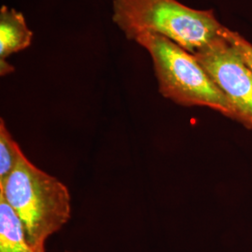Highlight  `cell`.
Wrapping results in <instances>:
<instances>
[{
	"label": "cell",
	"mask_w": 252,
	"mask_h": 252,
	"mask_svg": "<svg viewBox=\"0 0 252 252\" xmlns=\"http://www.w3.org/2000/svg\"><path fill=\"white\" fill-rule=\"evenodd\" d=\"M222 35L226 39L232 44L235 49L237 54L240 55L245 63L251 68L252 71V44L249 42L245 37L238 34L237 32H234L230 30L229 28L224 27Z\"/></svg>",
	"instance_id": "8"
},
{
	"label": "cell",
	"mask_w": 252,
	"mask_h": 252,
	"mask_svg": "<svg viewBox=\"0 0 252 252\" xmlns=\"http://www.w3.org/2000/svg\"><path fill=\"white\" fill-rule=\"evenodd\" d=\"M112 20L128 39L153 33L192 54L220 38L224 28L212 9H191L178 0H113Z\"/></svg>",
	"instance_id": "2"
},
{
	"label": "cell",
	"mask_w": 252,
	"mask_h": 252,
	"mask_svg": "<svg viewBox=\"0 0 252 252\" xmlns=\"http://www.w3.org/2000/svg\"><path fill=\"white\" fill-rule=\"evenodd\" d=\"M0 195L18 216L35 252H45L47 239L71 217L67 187L30 162L23 152L14 170L0 185Z\"/></svg>",
	"instance_id": "1"
},
{
	"label": "cell",
	"mask_w": 252,
	"mask_h": 252,
	"mask_svg": "<svg viewBox=\"0 0 252 252\" xmlns=\"http://www.w3.org/2000/svg\"><path fill=\"white\" fill-rule=\"evenodd\" d=\"M33 32L28 28L25 16L15 9L2 6L0 9V62L9 55L31 45Z\"/></svg>",
	"instance_id": "5"
},
{
	"label": "cell",
	"mask_w": 252,
	"mask_h": 252,
	"mask_svg": "<svg viewBox=\"0 0 252 252\" xmlns=\"http://www.w3.org/2000/svg\"><path fill=\"white\" fill-rule=\"evenodd\" d=\"M193 55L232 104L236 121L252 129V71L234 47L222 35Z\"/></svg>",
	"instance_id": "4"
},
{
	"label": "cell",
	"mask_w": 252,
	"mask_h": 252,
	"mask_svg": "<svg viewBox=\"0 0 252 252\" xmlns=\"http://www.w3.org/2000/svg\"><path fill=\"white\" fill-rule=\"evenodd\" d=\"M0 252H35L18 216L0 195Z\"/></svg>",
	"instance_id": "6"
},
{
	"label": "cell",
	"mask_w": 252,
	"mask_h": 252,
	"mask_svg": "<svg viewBox=\"0 0 252 252\" xmlns=\"http://www.w3.org/2000/svg\"><path fill=\"white\" fill-rule=\"evenodd\" d=\"M135 41L151 55L163 97L184 107H207L236 121L232 104L193 54L153 33H143Z\"/></svg>",
	"instance_id": "3"
},
{
	"label": "cell",
	"mask_w": 252,
	"mask_h": 252,
	"mask_svg": "<svg viewBox=\"0 0 252 252\" xmlns=\"http://www.w3.org/2000/svg\"><path fill=\"white\" fill-rule=\"evenodd\" d=\"M22 150L8 130L3 119L0 120V185L14 170Z\"/></svg>",
	"instance_id": "7"
}]
</instances>
